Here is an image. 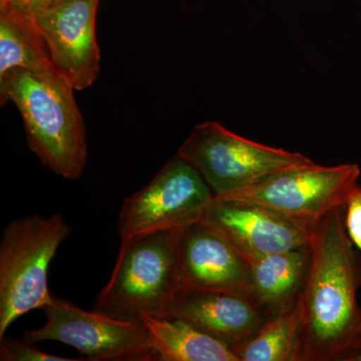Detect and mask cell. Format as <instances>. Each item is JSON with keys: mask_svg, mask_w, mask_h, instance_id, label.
Wrapping results in <instances>:
<instances>
[{"mask_svg": "<svg viewBox=\"0 0 361 361\" xmlns=\"http://www.w3.org/2000/svg\"><path fill=\"white\" fill-rule=\"evenodd\" d=\"M155 361H239L229 346L175 317L145 316Z\"/></svg>", "mask_w": 361, "mask_h": 361, "instance_id": "5bb4252c", "label": "cell"}, {"mask_svg": "<svg viewBox=\"0 0 361 361\" xmlns=\"http://www.w3.org/2000/svg\"><path fill=\"white\" fill-rule=\"evenodd\" d=\"M183 230H169L122 239L110 281L92 310L141 322L145 316L167 317L180 290L178 249Z\"/></svg>", "mask_w": 361, "mask_h": 361, "instance_id": "3957f363", "label": "cell"}, {"mask_svg": "<svg viewBox=\"0 0 361 361\" xmlns=\"http://www.w3.org/2000/svg\"><path fill=\"white\" fill-rule=\"evenodd\" d=\"M201 222L219 233L245 258L302 248L310 245L312 235L262 207L215 198Z\"/></svg>", "mask_w": 361, "mask_h": 361, "instance_id": "8fae6325", "label": "cell"}, {"mask_svg": "<svg viewBox=\"0 0 361 361\" xmlns=\"http://www.w3.org/2000/svg\"><path fill=\"white\" fill-rule=\"evenodd\" d=\"M360 176V169L355 164L326 167L313 163L270 176L222 198H214L262 207L312 233L334 209L346 205Z\"/></svg>", "mask_w": 361, "mask_h": 361, "instance_id": "8992f818", "label": "cell"}, {"mask_svg": "<svg viewBox=\"0 0 361 361\" xmlns=\"http://www.w3.org/2000/svg\"><path fill=\"white\" fill-rule=\"evenodd\" d=\"M300 299L271 317L249 341L233 349L239 361H298Z\"/></svg>", "mask_w": 361, "mask_h": 361, "instance_id": "2e32d148", "label": "cell"}, {"mask_svg": "<svg viewBox=\"0 0 361 361\" xmlns=\"http://www.w3.org/2000/svg\"><path fill=\"white\" fill-rule=\"evenodd\" d=\"M99 0H54L32 16L54 68L75 90L94 85L101 68L96 21Z\"/></svg>", "mask_w": 361, "mask_h": 361, "instance_id": "9c48e42d", "label": "cell"}, {"mask_svg": "<svg viewBox=\"0 0 361 361\" xmlns=\"http://www.w3.org/2000/svg\"><path fill=\"white\" fill-rule=\"evenodd\" d=\"M178 155L197 169L222 198L290 169L314 163L300 153L273 148L234 134L218 122L199 123Z\"/></svg>", "mask_w": 361, "mask_h": 361, "instance_id": "5b68a950", "label": "cell"}, {"mask_svg": "<svg viewBox=\"0 0 361 361\" xmlns=\"http://www.w3.org/2000/svg\"><path fill=\"white\" fill-rule=\"evenodd\" d=\"M213 198L200 173L177 154L147 186L123 200L118 217V235L127 239L186 229L200 222Z\"/></svg>", "mask_w": 361, "mask_h": 361, "instance_id": "52a82bcc", "label": "cell"}, {"mask_svg": "<svg viewBox=\"0 0 361 361\" xmlns=\"http://www.w3.org/2000/svg\"><path fill=\"white\" fill-rule=\"evenodd\" d=\"M344 221L349 238L361 252V187L358 185L349 195Z\"/></svg>", "mask_w": 361, "mask_h": 361, "instance_id": "ac0fdd59", "label": "cell"}, {"mask_svg": "<svg viewBox=\"0 0 361 361\" xmlns=\"http://www.w3.org/2000/svg\"><path fill=\"white\" fill-rule=\"evenodd\" d=\"M42 311L44 325L26 331V341L61 342L77 349L87 360L155 361L148 331L142 322L84 310L54 295Z\"/></svg>", "mask_w": 361, "mask_h": 361, "instance_id": "ba28073f", "label": "cell"}, {"mask_svg": "<svg viewBox=\"0 0 361 361\" xmlns=\"http://www.w3.org/2000/svg\"><path fill=\"white\" fill-rule=\"evenodd\" d=\"M178 273L180 289L252 291L245 257L201 221L183 230Z\"/></svg>", "mask_w": 361, "mask_h": 361, "instance_id": "7c38bea8", "label": "cell"}, {"mask_svg": "<svg viewBox=\"0 0 361 361\" xmlns=\"http://www.w3.org/2000/svg\"><path fill=\"white\" fill-rule=\"evenodd\" d=\"M337 207L311 235L310 262L299 299L298 361H355L361 355V254Z\"/></svg>", "mask_w": 361, "mask_h": 361, "instance_id": "6da1fadb", "label": "cell"}, {"mask_svg": "<svg viewBox=\"0 0 361 361\" xmlns=\"http://www.w3.org/2000/svg\"><path fill=\"white\" fill-rule=\"evenodd\" d=\"M73 85L59 71L14 70L0 78L1 106L11 102L23 116L28 146L56 175L75 180L87 159L85 121Z\"/></svg>", "mask_w": 361, "mask_h": 361, "instance_id": "7a4b0ae2", "label": "cell"}, {"mask_svg": "<svg viewBox=\"0 0 361 361\" xmlns=\"http://www.w3.org/2000/svg\"><path fill=\"white\" fill-rule=\"evenodd\" d=\"M310 244L302 248L245 258L251 273L252 293L270 317L296 302L310 262Z\"/></svg>", "mask_w": 361, "mask_h": 361, "instance_id": "4fadbf2b", "label": "cell"}, {"mask_svg": "<svg viewBox=\"0 0 361 361\" xmlns=\"http://www.w3.org/2000/svg\"><path fill=\"white\" fill-rule=\"evenodd\" d=\"M54 1V0H0V7H13L30 16H35L51 6Z\"/></svg>", "mask_w": 361, "mask_h": 361, "instance_id": "d6986e66", "label": "cell"}, {"mask_svg": "<svg viewBox=\"0 0 361 361\" xmlns=\"http://www.w3.org/2000/svg\"><path fill=\"white\" fill-rule=\"evenodd\" d=\"M71 235L61 214L11 221L0 241V339L16 319L51 302L47 271Z\"/></svg>", "mask_w": 361, "mask_h": 361, "instance_id": "277c9868", "label": "cell"}, {"mask_svg": "<svg viewBox=\"0 0 361 361\" xmlns=\"http://www.w3.org/2000/svg\"><path fill=\"white\" fill-rule=\"evenodd\" d=\"M167 317L179 318L230 348L255 336L270 315L252 291L180 289Z\"/></svg>", "mask_w": 361, "mask_h": 361, "instance_id": "30bf717a", "label": "cell"}, {"mask_svg": "<svg viewBox=\"0 0 361 361\" xmlns=\"http://www.w3.org/2000/svg\"><path fill=\"white\" fill-rule=\"evenodd\" d=\"M355 361H361V355L356 358Z\"/></svg>", "mask_w": 361, "mask_h": 361, "instance_id": "ffe728a7", "label": "cell"}, {"mask_svg": "<svg viewBox=\"0 0 361 361\" xmlns=\"http://www.w3.org/2000/svg\"><path fill=\"white\" fill-rule=\"evenodd\" d=\"M1 361H80L85 358H70L51 355L35 346L32 342L4 337L0 339Z\"/></svg>", "mask_w": 361, "mask_h": 361, "instance_id": "e0dca14e", "label": "cell"}, {"mask_svg": "<svg viewBox=\"0 0 361 361\" xmlns=\"http://www.w3.org/2000/svg\"><path fill=\"white\" fill-rule=\"evenodd\" d=\"M20 68L58 71L32 16L13 7H0V78Z\"/></svg>", "mask_w": 361, "mask_h": 361, "instance_id": "9a60e30c", "label": "cell"}]
</instances>
